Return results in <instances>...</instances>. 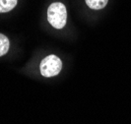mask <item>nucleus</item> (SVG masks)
I'll return each instance as SVG.
<instances>
[{
  "label": "nucleus",
  "mask_w": 131,
  "mask_h": 124,
  "mask_svg": "<svg viewBox=\"0 0 131 124\" xmlns=\"http://www.w3.org/2000/svg\"><path fill=\"white\" fill-rule=\"evenodd\" d=\"M107 1L108 0H86V3L91 9L100 10L105 8V5L107 4Z\"/></svg>",
  "instance_id": "obj_4"
},
{
  "label": "nucleus",
  "mask_w": 131,
  "mask_h": 124,
  "mask_svg": "<svg viewBox=\"0 0 131 124\" xmlns=\"http://www.w3.org/2000/svg\"><path fill=\"white\" fill-rule=\"evenodd\" d=\"M10 42L6 36L0 33V56H3L9 50Z\"/></svg>",
  "instance_id": "obj_5"
},
{
  "label": "nucleus",
  "mask_w": 131,
  "mask_h": 124,
  "mask_svg": "<svg viewBox=\"0 0 131 124\" xmlns=\"http://www.w3.org/2000/svg\"><path fill=\"white\" fill-rule=\"evenodd\" d=\"M17 5V0H0V13H6L14 9Z\"/></svg>",
  "instance_id": "obj_3"
},
{
  "label": "nucleus",
  "mask_w": 131,
  "mask_h": 124,
  "mask_svg": "<svg viewBox=\"0 0 131 124\" xmlns=\"http://www.w3.org/2000/svg\"><path fill=\"white\" fill-rule=\"evenodd\" d=\"M40 73L45 77H53L58 75L59 72L62 69V62L58 56L51 54L48 55L41 60L39 65Z\"/></svg>",
  "instance_id": "obj_2"
},
{
  "label": "nucleus",
  "mask_w": 131,
  "mask_h": 124,
  "mask_svg": "<svg viewBox=\"0 0 131 124\" xmlns=\"http://www.w3.org/2000/svg\"><path fill=\"white\" fill-rule=\"evenodd\" d=\"M47 20L55 29H62L66 25L67 11L66 7L61 2H54L47 9Z\"/></svg>",
  "instance_id": "obj_1"
}]
</instances>
